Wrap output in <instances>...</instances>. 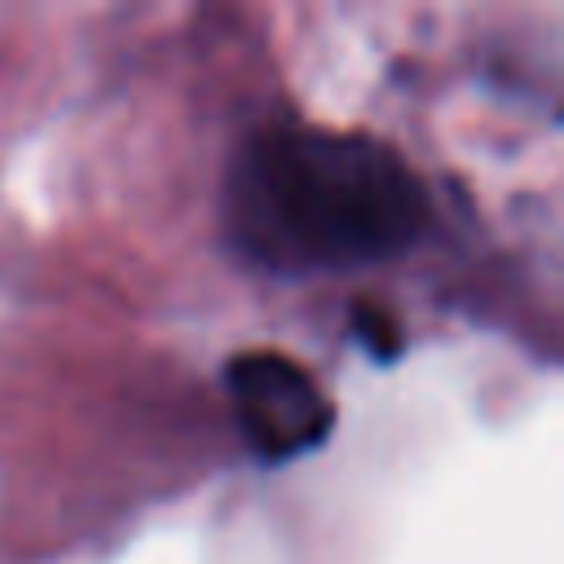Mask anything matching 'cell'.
I'll return each instance as SVG.
<instances>
[{"mask_svg": "<svg viewBox=\"0 0 564 564\" xmlns=\"http://www.w3.org/2000/svg\"><path fill=\"white\" fill-rule=\"evenodd\" d=\"M427 225L419 172L370 132L273 123L225 176V234L269 273H344L405 256Z\"/></svg>", "mask_w": 564, "mask_h": 564, "instance_id": "1", "label": "cell"}, {"mask_svg": "<svg viewBox=\"0 0 564 564\" xmlns=\"http://www.w3.org/2000/svg\"><path fill=\"white\" fill-rule=\"evenodd\" d=\"M234 423L256 458L286 463L317 449L335 427V401L286 352L251 348L225 366Z\"/></svg>", "mask_w": 564, "mask_h": 564, "instance_id": "2", "label": "cell"}, {"mask_svg": "<svg viewBox=\"0 0 564 564\" xmlns=\"http://www.w3.org/2000/svg\"><path fill=\"white\" fill-rule=\"evenodd\" d=\"M352 317H357V335L370 344V352H375V357H397L401 339H397V326H392V317H388L383 308L357 304V308H352Z\"/></svg>", "mask_w": 564, "mask_h": 564, "instance_id": "3", "label": "cell"}]
</instances>
